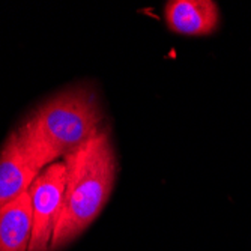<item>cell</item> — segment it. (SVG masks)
<instances>
[{
    "label": "cell",
    "instance_id": "obj_1",
    "mask_svg": "<svg viewBox=\"0 0 251 251\" xmlns=\"http://www.w3.org/2000/svg\"><path fill=\"white\" fill-rule=\"evenodd\" d=\"M102 110L92 89L80 86L41 104L17 129V140L32 166L45 167L81 149L100 132Z\"/></svg>",
    "mask_w": 251,
    "mask_h": 251
},
{
    "label": "cell",
    "instance_id": "obj_2",
    "mask_svg": "<svg viewBox=\"0 0 251 251\" xmlns=\"http://www.w3.org/2000/svg\"><path fill=\"white\" fill-rule=\"evenodd\" d=\"M63 161L65 194L50 251H57L74 241L97 220L111 196L118 173L115 148L104 128Z\"/></svg>",
    "mask_w": 251,
    "mask_h": 251
},
{
    "label": "cell",
    "instance_id": "obj_3",
    "mask_svg": "<svg viewBox=\"0 0 251 251\" xmlns=\"http://www.w3.org/2000/svg\"><path fill=\"white\" fill-rule=\"evenodd\" d=\"M66 184V164L56 161L35 179L29 193L32 199L33 227L29 251H50L51 238L60 215Z\"/></svg>",
    "mask_w": 251,
    "mask_h": 251
},
{
    "label": "cell",
    "instance_id": "obj_4",
    "mask_svg": "<svg viewBox=\"0 0 251 251\" xmlns=\"http://www.w3.org/2000/svg\"><path fill=\"white\" fill-rule=\"evenodd\" d=\"M38 175L12 131L0 151V208L29 191Z\"/></svg>",
    "mask_w": 251,
    "mask_h": 251
},
{
    "label": "cell",
    "instance_id": "obj_5",
    "mask_svg": "<svg viewBox=\"0 0 251 251\" xmlns=\"http://www.w3.org/2000/svg\"><path fill=\"white\" fill-rule=\"evenodd\" d=\"M164 14L169 29L185 36H208L220 25V9L212 0H170Z\"/></svg>",
    "mask_w": 251,
    "mask_h": 251
},
{
    "label": "cell",
    "instance_id": "obj_6",
    "mask_svg": "<svg viewBox=\"0 0 251 251\" xmlns=\"http://www.w3.org/2000/svg\"><path fill=\"white\" fill-rule=\"evenodd\" d=\"M32 227V199L26 191L0 208V251H29Z\"/></svg>",
    "mask_w": 251,
    "mask_h": 251
}]
</instances>
